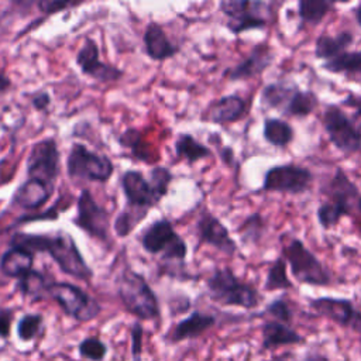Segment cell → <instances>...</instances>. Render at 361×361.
Wrapping results in <instances>:
<instances>
[{
  "mask_svg": "<svg viewBox=\"0 0 361 361\" xmlns=\"http://www.w3.org/2000/svg\"><path fill=\"white\" fill-rule=\"evenodd\" d=\"M10 247H18L32 254H48L62 272L80 281L93 278L92 268L86 264L75 240L65 231L55 234H32L18 231L10 238Z\"/></svg>",
  "mask_w": 361,
  "mask_h": 361,
  "instance_id": "6da1fadb",
  "label": "cell"
},
{
  "mask_svg": "<svg viewBox=\"0 0 361 361\" xmlns=\"http://www.w3.org/2000/svg\"><path fill=\"white\" fill-rule=\"evenodd\" d=\"M209 298L223 306H237L243 309H255L262 302L258 289L240 279L230 267L214 268L206 279Z\"/></svg>",
  "mask_w": 361,
  "mask_h": 361,
  "instance_id": "7a4b0ae2",
  "label": "cell"
},
{
  "mask_svg": "<svg viewBox=\"0 0 361 361\" xmlns=\"http://www.w3.org/2000/svg\"><path fill=\"white\" fill-rule=\"evenodd\" d=\"M281 255L286 259L293 279L299 283L310 286L331 285V272L300 238L293 237L288 244H283Z\"/></svg>",
  "mask_w": 361,
  "mask_h": 361,
  "instance_id": "3957f363",
  "label": "cell"
},
{
  "mask_svg": "<svg viewBox=\"0 0 361 361\" xmlns=\"http://www.w3.org/2000/svg\"><path fill=\"white\" fill-rule=\"evenodd\" d=\"M117 292L124 307L141 320H152L159 316V303L157 295L145 278L126 267L117 279Z\"/></svg>",
  "mask_w": 361,
  "mask_h": 361,
  "instance_id": "277c9868",
  "label": "cell"
},
{
  "mask_svg": "<svg viewBox=\"0 0 361 361\" xmlns=\"http://www.w3.org/2000/svg\"><path fill=\"white\" fill-rule=\"evenodd\" d=\"M140 243L148 254L162 255L165 261H183L188 255L186 241L165 217L147 226L140 234Z\"/></svg>",
  "mask_w": 361,
  "mask_h": 361,
  "instance_id": "5b68a950",
  "label": "cell"
},
{
  "mask_svg": "<svg viewBox=\"0 0 361 361\" xmlns=\"http://www.w3.org/2000/svg\"><path fill=\"white\" fill-rule=\"evenodd\" d=\"M66 172L72 180L107 182L114 172V165L109 157L75 142L66 158Z\"/></svg>",
  "mask_w": 361,
  "mask_h": 361,
  "instance_id": "8992f818",
  "label": "cell"
},
{
  "mask_svg": "<svg viewBox=\"0 0 361 361\" xmlns=\"http://www.w3.org/2000/svg\"><path fill=\"white\" fill-rule=\"evenodd\" d=\"M314 180L313 172L298 164H278L269 166L262 178V185L258 192L267 193H288L303 195Z\"/></svg>",
  "mask_w": 361,
  "mask_h": 361,
  "instance_id": "52a82bcc",
  "label": "cell"
},
{
  "mask_svg": "<svg viewBox=\"0 0 361 361\" xmlns=\"http://www.w3.org/2000/svg\"><path fill=\"white\" fill-rule=\"evenodd\" d=\"M323 130L333 147L345 155L361 154V135L340 104L329 103L322 113Z\"/></svg>",
  "mask_w": 361,
  "mask_h": 361,
  "instance_id": "ba28073f",
  "label": "cell"
},
{
  "mask_svg": "<svg viewBox=\"0 0 361 361\" xmlns=\"http://www.w3.org/2000/svg\"><path fill=\"white\" fill-rule=\"evenodd\" d=\"M271 4L264 1L250 0H223L219 3V8L226 17V28L240 35L252 30H265L268 27V18L265 13Z\"/></svg>",
  "mask_w": 361,
  "mask_h": 361,
  "instance_id": "9c48e42d",
  "label": "cell"
},
{
  "mask_svg": "<svg viewBox=\"0 0 361 361\" xmlns=\"http://www.w3.org/2000/svg\"><path fill=\"white\" fill-rule=\"evenodd\" d=\"M48 296H51L68 316L79 322H89L100 313L97 300L82 288L69 282H51Z\"/></svg>",
  "mask_w": 361,
  "mask_h": 361,
  "instance_id": "30bf717a",
  "label": "cell"
},
{
  "mask_svg": "<svg viewBox=\"0 0 361 361\" xmlns=\"http://www.w3.org/2000/svg\"><path fill=\"white\" fill-rule=\"evenodd\" d=\"M61 172V154L55 138L48 137L35 142L27 158L28 179L39 180L54 189Z\"/></svg>",
  "mask_w": 361,
  "mask_h": 361,
  "instance_id": "8fae6325",
  "label": "cell"
},
{
  "mask_svg": "<svg viewBox=\"0 0 361 361\" xmlns=\"http://www.w3.org/2000/svg\"><path fill=\"white\" fill-rule=\"evenodd\" d=\"M73 224L90 237L97 238L104 244H111L110 214L93 199L87 189H83L78 197Z\"/></svg>",
  "mask_w": 361,
  "mask_h": 361,
  "instance_id": "7c38bea8",
  "label": "cell"
},
{
  "mask_svg": "<svg viewBox=\"0 0 361 361\" xmlns=\"http://www.w3.org/2000/svg\"><path fill=\"white\" fill-rule=\"evenodd\" d=\"M309 307L319 316L341 326L361 333V310L357 309L351 299L319 296L310 298Z\"/></svg>",
  "mask_w": 361,
  "mask_h": 361,
  "instance_id": "4fadbf2b",
  "label": "cell"
},
{
  "mask_svg": "<svg viewBox=\"0 0 361 361\" xmlns=\"http://www.w3.org/2000/svg\"><path fill=\"white\" fill-rule=\"evenodd\" d=\"M196 233L200 244L210 245L228 257H234L238 252V245L231 237L228 228L207 209H203L199 213L196 220Z\"/></svg>",
  "mask_w": 361,
  "mask_h": 361,
  "instance_id": "5bb4252c",
  "label": "cell"
},
{
  "mask_svg": "<svg viewBox=\"0 0 361 361\" xmlns=\"http://www.w3.org/2000/svg\"><path fill=\"white\" fill-rule=\"evenodd\" d=\"M75 62L79 66L80 72L86 76L93 78L97 82H117L123 76V71L114 65L100 61V51L97 42L87 37L83 41V45L79 48L75 56Z\"/></svg>",
  "mask_w": 361,
  "mask_h": 361,
  "instance_id": "9a60e30c",
  "label": "cell"
},
{
  "mask_svg": "<svg viewBox=\"0 0 361 361\" xmlns=\"http://www.w3.org/2000/svg\"><path fill=\"white\" fill-rule=\"evenodd\" d=\"M275 61V51L274 48L262 41L257 42L250 52L241 59L237 65L228 68L224 72V78L230 82H240V80H250L254 78L261 76Z\"/></svg>",
  "mask_w": 361,
  "mask_h": 361,
  "instance_id": "2e32d148",
  "label": "cell"
},
{
  "mask_svg": "<svg viewBox=\"0 0 361 361\" xmlns=\"http://www.w3.org/2000/svg\"><path fill=\"white\" fill-rule=\"evenodd\" d=\"M120 183L128 207L149 212V209L157 206L161 200L149 179H145V176L140 171H126L121 175Z\"/></svg>",
  "mask_w": 361,
  "mask_h": 361,
  "instance_id": "e0dca14e",
  "label": "cell"
},
{
  "mask_svg": "<svg viewBox=\"0 0 361 361\" xmlns=\"http://www.w3.org/2000/svg\"><path fill=\"white\" fill-rule=\"evenodd\" d=\"M247 100L237 93H231L213 100L204 110L202 120L219 126L234 124L243 120L247 116Z\"/></svg>",
  "mask_w": 361,
  "mask_h": 361,
  "instance_id": "ac0fdd59",
  "label": "cell"
},
{
  "mask_svg": "<svg viewBox=\"0 0 361 361\" xmlns=\"http://www.w3.org/2000/svg\"><path fill=\"white\" fill-rule=\"evenodd\" d=\"M142 41L145 52L152 61H166L179 52V47L168 38L162 25L157 21H149L147 24Z\"/></svg>",
  "mask_w": 361,
  "mask_h": 361,
  "instance_id": "d6986e66",
  "label": "cell"
},
{
  "mask_svg": "<svg viewBox=\"0 0 361 361\" xmlns=\"http://www.w3.org/2000/svg\"><path fill=\"white\" fill-rule=\"evenodd\" d=\"M355 37L350 30H341L334 35L322 32L314 39V58L323 62L331 61L340 54L348 51V48L354 44Z\"/></svg>",
  "mask_w": 361,
  "mask_h": 361,
  "instance_id": "ffe728a7",
  "label": "cell"
},
{
  "mask_svg": "<svg viewBox=\"0 0 361 361\" xmlns=\"http://www.w3.org/2000/svg\"><path fill=\"white\" fill-rule=\"evenodd\" d=\"M322 195L327 197V200L353 204V202L358 199L360 189L358 186L348 178L343 168H336L331 178L322 186Z\"/></svg>",
  "mask_w": 361,
  "mask_h": 361,
  "instance_id": "44dd1931",
  "label": "cell"
},
{
  "mask_svg": "<svg viewBox=\"0 0 361 361\" xmlns=\"http://www.w3.org/2000/svg\"><path fill=\"white\" fill-rule=\"evenodd\" d=\"M262 350H274L282 345H292L303 343V337L289 324L276 320H267L261 326Z\"/></svg>",
  "mask_w": 361,
  "mask_h": 361,
  "instance_id": "7402d4cb",
  "label": "cell"
},
{
  "mask_svg": "<svg viewBox=\"0 0 361 361\" xmlns=\"http://www.w3.org/2000/svg\"><path fill=\"white\" fill-rule=\"evenodd\" d=\"M51 195L52 188H49L48 185L35 179H27L13 193L11 203L23 209L34 210L44 206V203L49 200Z\"/></svg>",
  "mask_w": 361,
  "mask_h": 361,
  "instance_id": "603a6c76",
  "label": "cell"
},
{
  "mask_svg": "<svg viewBox=\"0 0 361 361\" xmlns=\"http://www.w3.org/2000/svg\"><path fill=\"white\" fill-rule=\"evenodd\" d=\"M34 254L18 248H8L0 258V272L8 278H21L24 274L32 269Z\"/></svg>",
  "mask_w": 361,
  "mask_h": 361,
  "instance_id": "cb8c5ba5",
  "label": "cell"
},
{
  "mask_svg": "<svg viewBox=\"0 0 361 361\" xmlns=\"http://www.w3.org/2000/svg\"><path fill=\"white\" fill-rule=\"evenodd\" d=\"M262 138L275 148H286L295 140V128L283 118L265 117L262 121Z\"/></svg>",
  "mask_w": 361,
  "mask_h": 361,
  "instance_id": "d4e9b609",
  "label": "cell"
},
{
  "mask_svg": "<svg viewBox=\"0 0 361 361\" xmlns=\"http://www.w3.org/2000/svg\"><path fill=\"white\" fill-rule=\"evenodd\" d=\"M298 85L285 83L282 80L267 83L259 93V104L264 110L282 111Z\"/></svg>",
  "mask_w": 361,
  "mask_h": 361,
  "instance_id": "484cf974",
  "label": "cell"
},
{
  "mask_svg": "<svg viewBox=\"0 0 361 361\" xmlns=\"http://www.w3.org/2000/svg\"><path fill=\"white\" fill-rule=\"evenodd\" d=\"M214 323H216V317L213 314H207L196 310L175 326L172 331V340L180 341V340L197 337L203 334L206 330H209L210 327H213Z\"/></svg>",
  "mask_w": 361,
  "mask_h": 361,
  "instance_id": "4316f807",
  "label": "cell"
},
{
  "mask_svg": "<svg viewBox=\"0 0 361 361\" xmlns=\"http://www.w3.org/2000/svg\"><path fill=\"white\" fill-rule=\"evenodd\" d=\"M317 106L319 96L310 89H300L298 86L281 113L290 118H306L314 113Z\"/></svg>",
  "mask_w": 361,
  "mask_h": 361,
  "instance_id": "83f0119b",
  "label": "cell"
},
{
  "mask_svg": "<svg viewBox=\"0 0 361 361\" xmlns=\"http://www.w3.org/2000/svg\"><path fill=\"white\" fill-rule=\"evenodd\" d=\"M327 73L343 75L351 79H361V49L345 51L320 66Z\"/></svg>",
  "mask_w": 361,
  "mask_h": 361,
  "instance_id": "f1b7e54d",
  "label": "cell"
},
{
  "mask_svg": "<svg viewBox=\"0 0 361 361\" xmlns=\"http://www.w3.org/2000/svg\"><path fill=\"white\" fill-rule=\"evenodd\" d=\"M173 149H175V157L178 159H185L190 165L197 161L210 158L213 155L212 149L207 145L196 140L189 133L178 134L173 144Z\"/></svg>",
  "mask_w": 361,
  "mask_h": 361,
  "instance_id": "f546056e",
  "label": "cell"
},
{
  "mask_svg": "<svg viewBox=\"0 0 361 361\" xmlns=\"http://www.w3.org/2000/svg\"><path fill=\"white\" fill-rule=\"evenodd\" d=\"M336 7L330 0H299L298 17L300 25H319Z\"/></svg>",
  "mask_w": 361,
  "mask_h": 361,
  "instance_id": "4dcf8cb0",
  "label": "cell"
},
{
  "mask_svg": "<svg viewBox=\"0 0 361 361\" xmlns=\"http://www.w3.org/2000/svg\"><path fill=\"white\" fill-rule=\"evenodd\" d=\"M268 230L267 220L259 212H254L244 217L235 228L240 240L245 245H258Z\"/></svg>",
  "mask_w": 361,
  "mask_h": 361,
  "instance_id": "1f68e13d",
  "label": "cell"
},
{
  "mask_svg": "<svg viewBox=\"0 0 361 361\" xmlns=\"http://www.w3.org/2000/svg\"><path fill=\"white\" fill-rule=\"evenodd\" d=\"M351 214V206L345 203H338L333 200H324L316 209V220L323 230H331L338 226V223Z\"/></svg>",
  "mask_w": 361,
  "mask_h": 361,
  "instance_id": "d6a6232c",
  "label": "cell"
},
{
  "mask_svg": "<svg viewBox=\"0 0 361 361\" xmlns=\"http://www.w3.org/2000/svg\"><path fill=\"white\" fill-rule=\"evenodd\" d=\"M49 285L51 282H48L44 274H41L37 269H31L21 278H18L16 288L23 296L30 298L32 300H38L48 296Z\"/></svg>",
  "mask_w": 361,
  "mask_h": 361,
  "instance_id": "836d02e7",
  "label": "cell"
},
{
  "mask_svg": "<svg viewBox=\"0 0 361 361\" xmlns=\"http://www.w3.org/2000/svg\"><path fill=\"white\" fill-rule=\"evenodd\" d=\"M264 289L267 292L293 289V282L288 275V264L282 255H278L269 265L265 275Z\"/></svg>",
  "mask_w": 361,
  "mask_h": 361,
  "instance_id": "e575fe53",
  "label": "cell"
},
{
  "mask_svg": "<svg viewBox=\"0 0 361 361\" xmlns=\"http://www.w3.org/2000/svg\"><path fill=\"white\" fill-rule=\"evenodd\" d=\"M118 142L128 148L131 155L140 161L144 162H151V151L149 147L147 144H144V140L141 137V133L135 128H127L120 137H118Z\"/></svg>",
  "mask_w": 361,
  "mask_h": 361,
  "instance_id": "d590c367",
  "label": "cell"
},
{
  "mask_svg": "<svg viewBox=\"0 0 361 361\" xmlns=\"http://www.w3.org/2000/svg\"><path fill=\"white\" fill-rule=\"evenodd\" d=\"M148 212L134 209V207H126L114 220V231L118 237H127L145 217Z\"/></svg>",
  "mask_w": 361,
  "mask_h": 361,
  "instance_id": "8d00e7d4",
  "label": "cell"
},
{
  "mask_svg": "<svg viewBox=\"0 0 361 361\" xmlns=\"http://www.w3.org/2000/svg\"><path fill=\"white\" fill-rule=\"evenodd\" d=\"M42 324V316L37 313L24 314L17 326V333L21 340H31L38 334V330Z\"/></svg>",
  "mask_w": 361,
  "mask_h": 361,
  "instance_id": "74e56055",
  "label": "cell"
},
{
  "mask_svg": "<svg viewBox=\"0 0 361 361\" xmlns=\"http://www.w3.org/2000/svg\"><path fill=\"white\" fill-rule=\"evenodd\" d=\"M172 179H173L172 172L165 166H154L149 171V182L152 183L155 192L161 199L168 193Z\"/></svg>",
  "mask_w": 361,
  "mask_h": 361,
  "instance_id": "f35d334b",
  "label": "cell"
},
{
  "mask_svg": "<svg viewBox=\"0 0 361 361\" xmlns=\"http://www.w3.org/2000/svg\"><path fill=\"white\" fill-rule=\"evenodd\" d=\"M265 314L272 316V320L286 323L289 324L293 317V312L285 298H276L272 302H269L265 307Z\"/></svg>",
  "mask_w": 361,
  "mask_h": 361,
  "instance_id": "ab89813d",
  "label": "cell"
},
{
  "mask_svg": "<svg viewBox=\"0 0 361 361\" xmlns=\"http://www.w3.org/2000/svg\"><path fill=\"white\" fill-rule=\"evenodd\" d=\"M79 351L85 358H89L92 361H100L104 358L107 348L99 338L89 337L79 344Z\"/></svg>",
  "mask_w": 361,
  "mask_h": 361,
  "instance_id": "60d3db41",
  "label": "cell"
},
{
  "mask_svg": "<svg viewBox=\"0 0 361 361\" xmlns=\"http://www.w3.org/2000/svg\"><path fill=\"white\" fill-rule=\"evenodd\" d=\"M340 106H344V107H348V109L353 110V113L350 114V118H351L355 130L361 135V94L354 93V92H348L341 99Z\"/></svg>",
  "mask_w": 361,
  "mask_h": 361,
  "instance_id": "b9f144b4",
  "label": "cell"
},
{
  "mask_svg": "<svg viewBox=\"0 0 361 361\" xmlns=\"http://www.w3.org/2000/svg\"><path fill=\"white\" fill-rule=\"evenodd\" d=\"M272 361H329V358L319 351H305L302 354L283 353L275 357Z\"/></svg>",
  "mask_w": 361,
  "mask_h": 361,
  "instance_id": "7bdbcfd3",
  "label": "cell"
},
{
  "mask_svg": "<svg viewBox=\"0 0 361 361\" xmlns=\"http://www.w3.org/2000/svg\"><path fill=\"white\" fill-rule=\"evenodd\" d=\"M80 3H75V1H62V0H41L37 3L39 11H42L44 14H55L58 11H62L65 8L78 6Z\"/></svg>",
  "mask_w": 361,
  "mask_h": 361,
  "instance_id": "ee69618b",
  "label": "cell"
},
{
  "mask_svg": "<svg viewBox=\"0 0 361 361\" xmlns=\"http://www.w3.org/2000/svg\"><path fill=\"white\" fill-rule=\"evenodd\" d=\"M141 343H142V327L140 323H134L131 327V351L135 358L141 353Z\"/></svg>",
  "mask_w": 361,
  "mask_h": 361,
  "instance_id": "f6af8a7d",
  "label": "cell"
},
{
  "mask_svg": "<svg viewBox=\"0 0 361 361\" xmlns=\"http://www.w3.org/2000/svg\"><path fill=\"white\" fill-rule=\"evenodd\" d=\"M49 104H51V96L44 90L37 92L31 97V106L38 111H45Z\"/></svg>",
  "mask_w": 361,
  "mask_h": 361,
  "instance_id": "bcb514c9",
  "label": "cell"
},
{
  "mask_svg": "<svg viewBox=\"0 0 361 361\" xmlns=\"http://www.w3.org/2000/svg\"><path fill=\"white\" fill-rule=\"evenodd\" d=\"M13 312L10 309H0V337H8L11 329Z\"/></svg>",
  "mask_w": 361,
  "mask_h": 361,
  "instance_id": "7dc6e473",
  "label": "cell"
},
{
  "mask_svg": "<svg viewBox=\"0 0 361 361\" xmlns=\"http://www.w3.org/2000/svg\"><path fill=\"white\" fill-rule=\"evenodd\" d=\"M219 155H220V159L223 161V164L226 166H228V168H235L237 166L234 149L231 147H228V145L219 147Z\"/></svg>",
  "mask_w": 361,
  "mask_h": 361,
  "instance_id": "c3c4849f",
  "label": "cell"
},
{
  "mask_svg": "<svg viewBox=\"0 0 361 361\" xmlns=\"http://www.w3.org/2000/svg\"><path fill=\"white\" fill-rule=\"evenodd\" d=\"M44 219H51V220H55L58 219V212L55 207L52 209H48L45 213L42 214H37V216H23L17 220V223H24V221H31V220H44Z\"/></svg>",
  "mask_w": 361,
  "mask_h": 361,
  "instance_id": "681fc988",
  "label": "cell"
},
{
  "mask_svg": "<svg viewBox=\"0 0 361 361\" xmlns=\"http://www.w3.org/2000/svg\"><path fill=\"white\" fill-rule=\"evenodd\" d=\"M11 86V80L7 75H4L1 71H0V92H7Z\"/></svg>",
  "mask_w": 361,
  "mask_h": 361,
  "instance_id": "f907efd6",
  "label": "cell"
},
{
  "mask_svg": "<svg viewBox=\"0 0 361 361\" xmlns=\"http://www.w3.org/2000/svg\"><path fill=\"white\" fill-rule=\"evenodd\" d=\"M353 16H354V18H355L357 25L361 28V1L353 8Z\"/></svg>",
  "mask_w": 361,
  "mask_h": 361,
  "instance_id": "816d5d0a",
  "label": "cell"
},
{
  "mask_svg": "<svg viewBox=\"0 0 361 361\" xmlns=\"http://www.w3.org/2000/svg\"><path fill=\"white\" fill-rule=\"evenodd\" d=\"M355 209H357V212L361 214V193H360V196H358V199H357V202H355Z\"/></svg>",
  "mask_w": 361,
  "mask_h": 361,
  "instance_id": "f5cc1de1",
  "label": "cell"
}]
</instances>
